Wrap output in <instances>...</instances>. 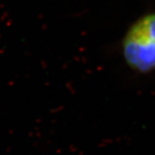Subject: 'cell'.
I'll return each instance as SVG.
<instances>
[{
    "mask_svg": "<svg viewBox=\"0 0 155 155\" xmlns=\"http://www.w3.org/2000/svg\"><path fill=\"white\" fill-rule=\"evenodd\" d=\"M122 54L127 66L140 73L155 70V12L134 22L122 41Z\"/></svg>",
    "mask_w": 155,
    "mask_h": 155,
    "instance_id": "cell-1",
    "label": "cell"
}]
</instances>
